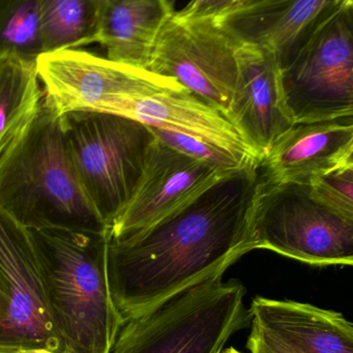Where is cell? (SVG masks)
<instances>
[{"mask_svg": "<svg viewBox=\"0 0 353 353\" xmlns=\"http://www.w3.org/2000/svg\"><path fill=\"white\" fill-rule=\"evenodd\" d=\"M258 183V165L237 169L152 226L123 237L109 235V285L123 321L224 274L255 250L252 216Z\"/></svg>", "mask_w": 353, "mask_h": 353, "instance_id": "6da1fadb", "label": "cell"}, {"mask_svg": "<svg viewBox=\"0 0 353 353\" xmlns=\"http://www.w3.org/2000/svg\"><path fill=\"white\" fill-rule=\"evenodd\" d=\"M0 208L28 230H109L78 181L61 117L45 98L0 156Z\"/></svg>", "mask_w": 353, "mask_h": 353, "instance_id": "7a4b0ae2", "label": "cell"}, {"mask_svg": "<svg viewBox=\"0 0 353 353\" xmlns=\"http://www.w3.org/2000/svg\"><path fill=\"white\" fill-rule=\"evenodd\" d=\"M28 232L65 353H109L123 322L109 285V230Z\"/></svg>", "mask_w": 353, "mask_h": 353, "instance_id": "3957f363", "label": "cell"}, {"mask_svg": "<svg viewBox=\"0 0 353 353\" xmlns=\"http://www.w3.org/2000/svg\"><path fill=\"white\" fill-rule=\"evenodd\" d=\"M210 276L125 320L109 353H220L251 321L239 280Z\"/></svg>", "mask_w": 353, "mask_h": 353, "instance_id": "277c9868", "label": "cell"}, {"mask_svg": "<svg viewBox=\"0 0 353 353\" xmlns=\"http://www.w3.org/2000/svg\"><path fill=\"white\" fill-rule=\"evenodd\" d=\"M61 123L78 181L110 229L141 179L156 136L140 121L106 113H65Z\"/></svg>", "mask_w": 353, "mask_h": 353, "instance_id": "5b68a950", "label": "cell"}, {"mask_svg": "<svg viewBox=\"0 0 353 353\" xmlns=\"http://www.w3.org/2000/svg\"><path fill=\"white\" fill-rule=\"evenodd\" d=\"M252 237L255 250H270L310 265L353 263V219L315 199L309 185L259 181Z\"/></svg>", "mask_w": 353, "mask_h": 353, "instance_id": "8992f818", "label": "cell"}, {"mask_svg": "<svg viewBox=\"0 0 353 353\" xmlns=\"http://www.w3.org/2000/svg\"><path fill=\"white\" fill-rule=\"evenodd\" d=\"M36 63L45 100L59 117L97 112L130 119L143 99L185 90L173 78L79 49L46 53Z\"/></svg>", "mask_w": 353, "mask_h": 353, "instance_id": "52a82bcc", "label": "cell"}, {"mask_svg": "<svg viewBox=\"0 0 353 353\" xmlns=\"http://www.w3.org/2000/svg\"><path fill=\"white\" fill-rule=\"evenodd\" d=\"M282 81L295 125L353 119L352 0L318 24Z\"/></svg>", "mask_w": 353, "mask_h": 353, "instance_id": "ba28073f", "label": "cell"}, {"mask_svg": "<svg viewBox=\"0 0 353 353\" xmlns=\"http://www.w3.org/2000/svg\"><path fill=\"white\" fill-rule=\"evenodd\" d=\"M239 46L214 22L185 19L174 12L159 32L146 70L173 78L229 119Z\"/></svg>", "mask_w": 353, "mask_h": 353, "instance_id": "9c48e42d", "label": "cell"}, {"mask_svg": "<svg viewBox=\"0 0 353 353\" xmlns=\"http://www.w3.org/2000/svg\"><path fill=\"white\" fill-rule=\"evenodd\" d=\"M0 347L65 353L28 229L0 208Z\"/></svg>", "mask_w": 353, "mask_h": 353, "instance_id": "30bf717a", "label": "cell"}, {"mask_svg": "<svg viewBox=\"0 0 353 353\" xmlns=\"http://www.w3.org/2000/svg\"><path fill=\"white\" fill-rule=\"evenodd\" d=\"M227 173L173 150L156 137L141 179L129 203L109 229V235L123 237L152 226L203 193Z\"/></svg>", "mask_w": 353, "mask_h": 353, "instance_id": "8fae6325", "label": "cell"}, {"mask_svg": "<svg viewBox=\"0 0 353 353\" xmlns=\"http://www.w3.org/2000/svg\"><path fill=\"white\" fill-rule=\"evenodd\" d=\"M236 67L229 121L261 158L295 125L283 88L282 67L274 53L250 45L237 49Z\"/></svg>", "mask_w": 353, "mask_h": 353, "instance_id": "7c38bea8", "label": "cell"}, {"mask_svg": "<svg viewBox=\"0 0 353 353\" xmlns=\"http://www.w3.org/2000/svg\"><path fill=\"white\" fill-rule=\"evenodd\" d=\"M353 165V119L295 125L258 165L264 185H310L314 179Z\"/></svg>", "mask_w": 353, "mask_h": 353, "instance_id": "4fadbf2b", "label": "cell"}, {"mask_svg": "<svg viewBox=\"0 0 353 353\" xmlns=\"http://www.w3.org/2000/svg\"><path fill=\"white\" fill-rule=\"evenodd\" d=\"M339 3L340 0H250L216 26L241 45L274 53L283 70Z\"/></svg>", "mask_w": 353, "mask_h": 353, "instance_id": "5bb4252c", "label": "cell"}, {"mask_svg": "<svg viewBox=\"0 0 353 353\" xmlns=\"http://www.w3.org/2000/svg\"><path fill=\"white\" fill-rule=\"evenodd\" d=\"M252 326L296 353H353V324L342 313L290 299L257 296Z\"/></svg>", "mask_w": 353, "mask_h": 353, "instance_id": "9a60e30c", "label": "cell"}, {"mask_svg": "<svg viewBox=\"0 0 353 353\" xmlns=\"http://www.w3.org/2000/svg\"><path fill=\"white\" fill-rule=\"evenodd\" d=\"M130 119L148 127L191 136L225 150L248 165L260 158L216 107L187 90L154 94L138 102Z\"/></svg>", "mask_w": 353, "mask_h": 353, "instance_id": "2e32d148", "label": "cell"}, {"mask_svg": "<svg viewBox=\"0 0 353 353\" xmlns=\"http://www.w3.org/2000/svg\"><path fill=\"white\" fill-rule=\"evenodd\" d=\"M174 12L168 0H102L96 43L110 61L146 70L159 32Z\"/></svg>", "mask_w": 353, "mask_h": 353, "instance_id": "e0dca14e", "label": "cell"}, {"mask_svg": "<svg viewBox=\"0 0 353 353\" xmlns=\"http://www.w3.org/2000/svg\"><path fill=\"white\" fill-rule=\"evenodd\" d=\"M43 98L36 61L0 57V156L30 125Z\"/></svg>", "mask_w": 353, "mask_h": 353, "instance_id": "ac0fdd59", "label": "cell"}, {"mask_svg": "<svg viewBox=\"0 0 353 353\" xmlns=\"http://www.w3.org/2000/svg\"><path fill=\"white\" fill-rule=\"evenodd\" d=\"M102 0H42L43 54L74 50L97 42Z\"/></svg>", "mask_w": 353, "mask_h": 353, "instance_id": "d6986e66", "label": "cell"}, {"mask_svg": "<svg viewBox=\"0 0 353 353\" xmlns=\"http://www.w3.org/2000/svg\"><path fill=\"white\" fill-rule=\"evenodd\" d=\"M41 6L42 0H0V57L37 61L43 54Z\"/></svg>", "mask_w": 353, "mask_h": 353, "instance_id": "ffe728a7", "label": "cell"}, {"mask_svg": "<svg viewBox=\"0 0 353 353\" xmlns=\"http://www.w3.org/2000/svg\"><path fill=\"white\" fill-rule=\"evenodd\" d=\"M150 128L154 132V136L163 143L185 154V156L191 157L200 162L216 167L220 170L230 172V171L237 170L243 167L257 166V165L245 164L229 152L220 150L212 144L191 137V136L174 133V132L166 131V130L157 129V128Z\"/></svg>", "mask_w": 353, "mask_h": 353, "instance_id": "44dd1931", "label": "cell"}, {"mask_svg": "<svg viewBox=\"0 0 353 353\" xmlns=\"http://www.w3.org/2000/svg\"><path fill=\"white\" fill-rule=\"evenodd\" d=\"M309 185L315 199L342 216L353 219V165L318 177Z\"/></svg>", "mask_w": 353, "mask_h": 353, "instance_id": "7402d4cb", "label": "cell"}, {"mask_svg": "<svg viewBox=\"0 0 353 353\" xmlns=\"http://www.w3.org/2000/svg\"><path fill=\"white\" fill-rule=\"evenodd\" d=\"M249 1L250 0H195L188 3L181 11H175V14L185 19L206 20L219 24L243 9Z\"/></svg>", "mask_w": 353, "mask_h": 353, "instance_id": "603a6c76", "label": "cell"}, {"mask_svg": "<svg viewBox=\"0 0 353 353\" xmlns=\"http://www.w3.org/2000/svg\"><path fill=\"white\" fill-rule=\"evenodd\" d=\"M247 348L250 353H296L255 326H252Z\"/></svg>", "mask_w": 353, "mask_h": 353, "instance_id": "cb8c5ba5", "label": "cell"}, {"mask_svg": "<svg viewBox=\"0 0 353 353\" xmlns=\"http://www.w3.org/2000/svg\"><path fill=\"white\" fill-rule=\"evenodd\" d=\"M0 353H24V349L0 347Z\"/></svg>", "mask_w": 353, "mask_h": 353, "instance_id": "d4e9b609", "label": "cell"}, {"mask_svg": "<svg viewBox=\"0 0 353 353\" xmlns=\"http://www.w3.org/2000/svg\"><path fill=\"white\" fill-rule=\"evenodd\" d=\"M24 353H54L46 349H24Z\"/></svg>", "mask_w": 353, "mask_h": 353, "instance_id": "484cf974", "label": "cell"}, {"mask_svg": "<svg viewBox=\"0 0 353 353\" xmlns=\"http://www.w3.org/2000/svg\"><path fill=\"white\" fill-rule=\"evenodd\" d=\"M220 353H243L241 351L236 350V349L233 348V347H229V348L225 349V350L221 351Z\"/></svg>", "mask_w": 353, "mask_h": 353, "instance_id": "4316f807", "label": "cell"}]
</instances>
